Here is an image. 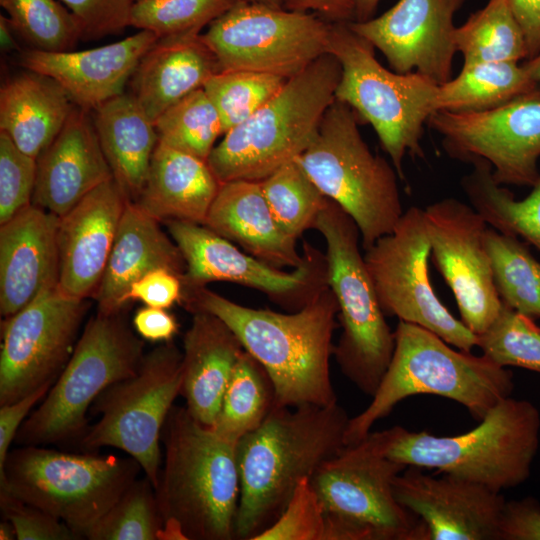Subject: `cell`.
I'll list each match as a JSON object with an SVG mask.
<instances>
[{"instance_id":"6da1fadb","label":"cell","mask_w":540,"mask_h":540,"mask_svg":"<svg viewBox=\"0 0 540 540\" xmlns=\"http://www.w3.org/2000/svg\"><path fill=\"white\" fill-rule=\"evenodd\" d=\"M191 313H211L235 333L243 348L268 372L277 405H331L337 397L330 378L338 304L329 285L299 310L281 313L235 303L206 287L183 296Z\"/></svg>"},{"instance_id":"7a4b0ae2","label":"cell","mask_w":540,"mask_h":540,"mask_svg":"<svg viewBox=\"0 0 540 540\" xmlns=\"http://www.w3.org/2000/svg\"><path fill=\"white\" fill-rule=\"evenodd\" d=\"M349 419L338 403L276 405L260 427L240 439L236 539L255 540L277 520L298 484L346 446Z\"/></svg>"},{"instance_id":"3957f363","label":"cell","mask_w":540,"mask_h":540,"mask_svg":"<svg viewBox=\"0 0 540 540\" xmlns=\"http://www.w3.org/2000/svg\"><path fill=\"white\" fill-rule=\"evenodd\" d=\"M164 465L155 494L164 539L232 540L240 496L237 444L171 408L163 429Z\"/></svg>"},{"instance_id":"277c9868","label":"cell","mask_w":540,"mask_h":540,"mask_svg":"<svg viewBox=\"0 0 540 540\" xmlns=\"http://www.w3.org/2000/svg\"><path fill=\"white\" fill-rule=\"evenodd\" d=\"M394 334L389 366L369 405L349 419L346 445L363 439L378 420L413 395L432 394L458 402L477 421L511 396L513 373L486 356L455 350L435 333L400 320Z\"/></svg>"},{"instance_id":"5b68a950","label":"cell","mask_w":540,"mask_h":540,"mask_svg":"<svg viewBox=\"0 0 540 540\" xmlns=\"http://www.w3.org/2000/svg\"><path fill=\"white\" fill-rule=\"evenodd\" d=\"M384 433L390 459L501 492L521 485L530 476L539 447L540 413L530 401L510 396L463 434L435 436L398 425Z\"/></svg>"},{"instance_id":"8992f818","label":"cell","mask_w":540,"mask_h":540,"mask_svg":"<svg viewBox=\"0 0 540 540\" xmlns=\"http://www.w3.org/2000/svg\"><path fill=\"white\" fill-rule=\"evenodd\" d=\"M340 77L338 60L326 53L289 78L272 99L214 146L207 164L217 180L261 181L302 154L336 99Z\"/></svg>"},{"instance_id":"52a82bcc","label":"cell","mask_w":540,"mask_h":540,"mask_svg":"<svg viewBox=\"0 0 540 540\" xmlns=\"http://www.w3.org/2000/svg\"><path fill=\"white\" fill-rule=\"evenodd\" d=\"M355 111L337 99L295 160L321 192L356 223L364 250L391 233L404 213L397 171L371 152Z\"/></svg>"},{"instance_id":"ba28073f","label":"cell","mask_w":540,"mask_h":540,"mask_svg":"<svg viewBox=\"0 0 540 540\" xmlns=\"http://www.w3.org/2000/svg\"><path fill=\"white\" fill-rule=\"evenodd\" d=\"M374 50L349 22L331 23L327 53L341 66L335 98L350 106L361 122L373 127L403 179L406 153L424 156L423 127L437 111L439 85L416 72L400 74L386 69Z\"/></svg>"},{"instance_id":"9c48e42d","label":"cell","mask_w":540,"mask_h":540,"mask_svg":"<svg viewBox=\"0 0 540 540\" xmlns=\"http://www.w3.org/2000/svg\"><path fill=\"white\" fill-rule=\"evenodd\" d=\"M313 229L326 242L327 282L338 304L342 332L333 356L362 393L372 396L392 359L395 334L385 319L359 242L355 221L334 201H327Z\"/></svg>"},{"instance_id":"30bf717a","label":"cell","mask_w":540,"mask_h":540,"mask_svg":"<svg viewBox=\"0 0 540 540\" xmlns=\"http://www.w3.org/2000/svg\"><path fill=\"white\" fill-rule=\"evenodd\" d=\"M142 470L132 457L24 445L9 451L0 492L52 514L82 539Z\"/></svg>"},{"instance_id":"8fae6325","label":"cell","mask_w":540,"mask_h":540,"mask_svg":"<svg viewBox=\"0 0 540 540\" xmlns=\"http://www.w3.org/2000/svg\"><path fill=\"white\" fill-rule=\"evenodd\" d=\"M143 349V341L122 311L97 310L85 324L66 366L14 441L20 446L79 441L90 426L87 411L94 400L111 384L136 373Z\"/></svg>"},{"instance_id":"7c38bea8","label":"cell","mask_w":540,"mask_h":540,"mask_svg":"<svg viewBox=\"0 0 540 540\" xmlns=\"http://www.w3.org/2000/svg\"><path fill=\"white\" fill-rule=\"evenodd\" d=\"M406 468L386 455L382 430L346 445L310 482L325 514L345 524L356 540H428L424 523L394 493V480Z\"/></svg>"},{"instance_id":"4fadbf2b","label":"cell","mask_w":540,"mask_h":540,"mask_svg":"<svg viewBox=\"0 0 540 540\" xmlns=\"http://www.w3.org/2000/svg\"><path fill=\"white\" fill-rule=\"evenodd\" d=\"M181 385L182 352L172 342L157 346L144 355L136 373L111 384L94 400L90 411L100 419L78 441L80 449L114 447L126 452L155 488L162 429Z\"/></svg>"},{"instance_id":"5bb4252c","label":"cell","mask_w":540,"mask_h":540,"mask_svg":"<svg viewBox=\"0 0 540 540\" xmlns=\"http://www.w3.org/2000/svg\"><path fill=\"white\" fill-rule=\"evenodd\" d=\"M330 25L315 13L237 0L201 37L221 71L289 79L327 53Z\"/></svg>"},{"instance_id":"9a60e30c","label":"cell","mask_w":540,"mask_h":540,"mask_svg":"<svg viewBox=\"0 0 540 540\" xmlns=\"http://www.w3.org/2000/svg\"><path fill=\"white\" fill-rule=\"evenodd\" d=\"M430 255L423 209L412 206L391 233L365 250L364 259L385 315L423 327L451 346L471 352L477 335L436 295L429 277Z\"/></svg>"},{"instance_id":"2e32d148","label":"cell","mask_w":540,"mask_h":540,"mask_svg":"<svg viewBox=\"0 0 540 540\" xmlns=\"http://www.w3.org/2000/svg\"><path fill=\"white\" fill-rule=\"evenodd\" d=\"M427 124L442 136L450 157L491 167L499 185L533 187L540 171V86L496 108L434 112Z\"/></svg>"},{"instance_id":"e0dca14e","label":"cell","mask_w":540,"mask_h":540,"mask_svg":"<svg viewBox=\"0 0 540 540\" xmlns=\"http://www.w3.org/2000/svg\"><path fill=\"white\" fill-rule=\"evenodd\" d=\"M87 308L86 299L67 295L55 282L4 318L0 405L54 384L71 357Z\"/></svg>"},{"instance_id":"ac0fdd59","label":"cell","mask_w":540,"mask_h":540,"mask_svg":"<svg viewBox=\"0 0 540 540\" xmlns=\"http://www.w3.org/2000/svg\"><path fill=\"white\" fill-rule=\"evenodd\" d=\"M163 224L185 260L183 296L210 282L226 281L261 291L293 312L328 284L326 256L308 243L303 247L304 264L283 271L241 251L203 224L179 220Z\"/></svg>"},{"instance_id":"d6986e66","label":"cell","mask_w":540,"mask_h":540,"mask_svg":"<svg viewBox=\"0 0 540 540\" xmlns=\"http://www.w3.org/2000/svg\"><path fill=\"white\" fill-rule=\"evenodd\" d=\"M423 212L434 263L454 294L461 321L478 336L502 308L485 243L489 225L455 198L436 201Z\"/></svg>"},{"instance_id":"ffe728a7","label":"cell","mask_w":540,"mask_h":540,"mask_svg":"<svg viewBox=\"0 0 540 540\" xmlns=\"http://www.w3.org/2000/svg\"><path fill=\"white\" fill-rule=\"evenodd\" d=\"M464 2L399 0L382 15L349 26L383 53L393 71L416 72L440 86L451 79L453 19Z\"/></svg>"},{"instance_id":"44dd1931","label":"cell","mask_w":540,"mask_h":540,"mask_svg":"<svg viewBox=\"0 0 540 540\" xmlns=\"http://www.w3.org/2000/svg\"><path fill=\"white\" fill-rule=\"evenodd\" d=\"M398 502L424 523L428 540H500L501 492L450 474L407 466L394 480Z\"/></svg>"},{"instance_id":"7402d4cb","label":"cell","mask_w":540,"mask_h":540,"mask_svg":"<svg viewBox=\"0 0 540 540\" xmlns=\"http://www.w3.org/2000/svg\"><path fill=\"white\" fill-rule=\"evenodd\" d=\"M128 201L112 178L59 217L58 284L64 293L94 297Z\"/></svg>"},{"instance_id":"603a6c76","label":"cell","mask_w":540,"mask_h":540,"mask_svg":"<svg viewBox=\"0 0 540 540\" xmlns=\"http://www.w3.org/2000/svg\"><path fill=\"white\" fill-rule=\"evenodd\" d=\"M158 40L153 32H139L104 46L65 52L30 49L22 53L21 65L57 81L74 104L95 110L124 93L140 59Z\"/></svg>"},{"instance_id":"cb8c5ba5","label":"cell","mask_w":540,"mask_h":540,"mask_svg":"<svg viewBox=\"0 0 540 540\" xmlns=\"http://www.w3.org/2000/svg\"><path fill=\"white\" fill-rule=\"evenodd\" d=\"M36 161L32 204L58 217L113 178L93 118L78 106Z\"/></svg>"},{"instance_id":"d4e9b609","label":"cell","mask_w":540,"mask_h":540,"mask_svg":"<svg viewBox=\"0 0 540 540\" xmlns=\"http://www.w3.org/2000/svg\"><path fill=\"white\" fill-rule=\"evenodd\" d=\"M59 217L30 204L0 227V312L8 318L58 282Z\"/></svg>"},{"instance_id":"484cf974","label":"cell","mask_w":540,"mask_h":540,"mask_svg":"<svg viewBox=\"0 0 540 540\" xmlns=\"http://www.w3.org/2000/svg\"><path fill=\"white\" fill-rule=\"evenodd\" d=\"M203 225L276 268L294 269L306 260L297 250V239L274 218L260 181L221 183Z\"/></svg>"},{"instance_id":"4316f807","label":"cell","mask_w":540,"mask_h":540,"mask_svg":"<svg viewBox=\"0 0 540 540\" xmlns=\"http://www.w3.org/2000/svg\"><path fill=\"white\" fill-rule=\"evenodd\" d=\"M160 224L135 202H127L103 277L93 297L97 310L106 313L122 311L130 285L152 270L164 268L182 278L185 260Z\"/></svg>"},{"instance_id":"83f0119b","label":"cell","mask_w":540,"mask_h":540,"mask_svg":"<svg viewBox=\"0 0 540 540\" xmlns=\"http://www.w3.org/2000/svg\"><path fill=\"white\" fill-rule=\"evenodd\" d=\"M220 71L201 34L158 38L131 76V94L154 123L170 106L203 88Z\"/></svg>"},{"instance_id":"f1b7e54d","label":"cell","mask_w":540,"mask_h":540,"mask_svg":"<svg viewBox=\"0 0 540 540\" xmlns=\"http://www.w3.org/2000/svg\"><path fill=\"white\" fill-rule=\"evenodd\" d=\"M183 337L180 395L190 414L212 427L233 369L244 351L235 333L217 316L194 311Z\"/></svg>"},{"instance_id":"f546056e","label":"cell","mask_w":540,"mask_h":540,"mask_svg":"<svg viewBox=\"0 0 540 540\" xmlns=\"http://www.w3.org/2000/svg\"><path fill=\"white\" fill-rule=\"evenodd\" d=\"M220 184L207 161L158 141L135 203L161 223L204 224Z\"/></svg>"},{"instance_id":"4dcf8cb0","label":"cell","mask_w":540,"mask_h":540,"mask_svg":"<svg viewBox=\"0 0 540 540\" xmlns=\"http://www.w3.org/2000/svg\"><path fill=\"white\" fill-rule=\"evenodd\" d=\"M74 103L53 78L28 70L0 89V131L37 159L63 128Z\"/></svg>"},{"instance_id":"1f68e13d","label":"cell","mask_w":540,"mask_h":540,"mask_svg":"<svg viewBox=\"0 0 540 540\" xmlns=\"http://www.w3.org/2000/svg\"><path fill=\"white\" fill-rule=\"evenodd\" d=\"M93 122L113 178L129 201L140 196L158 143L154 123L131 93L98 106Z\"/></svg>"},{"instance_id":"d6a6232c","label":"cell","mask_w":540,"mask_h":540,"mask_svg":"<svg viewBox=\"0 0 540 540\" xmlns=\"http://www.w3.org/2000/svg\"><path fill=\"white\" fill-rule=\"evenodd\" d=\"M538 85L519 62H484L462 66L439 86L437 111L482 112L501 106Z\"/></svg>"},{"instance_id":"836d02e7","label":"cell","mask_w":540,"mask_h":540,"mask_svg":"<svg viewBox=\"0 0 540 540\" xmlns=\"http://www.w3.org/2000/svg\"><path fill=\"white\" fill-rule=\"evenodd\" d=\"M277 405L274 383L265 368L247 351L240 355L226 386L212 429L237 444L256 430Z\"/></svg>"},{"instance_id":"e575fe53","label":"cell","mask_w":540,"mask_h":540,"mask_svg":"<svg viewBox=\"0 0 540 540\" xmlns=\"http://www.w3.org/2000/svg\"><path fill=\"white\" fill-rule=\"evenodd\" d=\"M462 187L471 206L490 227L521 237L540 250V176L531 192L518 200L495 182L489 164L478 161L462 179Z\"/></svg>"},{"instance_id":"d590c367","label":"cell","mask_w":540,"mask_h":540,"mask_svg":"<svg viewBox=\"0 0 540 540\" xmlns=\"http://www.w3.org/2000/svg\"><path fill=\"white\" fill-rule=\"evenodd\" d=\"M463 66L484 62H519L528 58L521 27L506 0H489L454 32Z\"/></svg>"},{"instance_id":"8d00e7d4","label":"cell","mask_w":540,"mask_h":540,"mask_svg":"<svg viewBox=\"0 0 540 540\" xmlns=\"http://www.w3.org/2000/svg\"><path fill=\"white\" fill-rule=\"evenodd\" d=\"M485 243L501 302L533 319L540 318V262L518 237L490 226Z\"/></svg>"},{"instance_id":"74e56055","label":"cell","mask_w":540,"mask_h":540,"mask_svg":"<svg viewBox=\"0 0 540 540\" xmlns=\"http://www.w3.org/2000/svg\"><path fill=\"white\" fill-rule=\"evenodd\" d=\"M260 185L277 223L295 239L313 228L327 201L295 159L261 180Z\"/></svg>"},{"instance_id":"f35d334b","label":"cell","mask_w":540,"mask_h":540,"mask_svg":"<svg viewBox=\"0 0 540 540\" xmlns=\"http://www.w3.org/2000/svg\"><path fill=\"white\" fill-rule=\"evenodd\" d=\"M154 126L160 142L205 161L223 135L220 116L203 88L170 106Z\"/></svg>"},{"instance_id":"ab89813d","label":"cell","mask_w":540,"mask_h":540,"mask_svg":"<svg viewBox=\"0 0 540 540\" xmlns=\"http://www.w3.org/2000/svg\"><path fill=\"white\" fill-rule=\"evenodd\" d=\"M14 31L32 49L72 51L83 38L73 14L56 0H0Z\"/></svg>"},{"instance_id":"60d3db41","label":"cell","mask_w":540,"mask_h":540,"mask_svg":"<svg viewBox=\"0 0 540 540\" xmlns=\"http://www.w3.org/2000/svg\"><path fill=\"white\" fill-rule=\"evenodd\" d=\"M89 540L164 539V519L155 488L145 476L136 479L88 531Z\"/></svg>"},{"instance_id":"b9f144b4","label":"cell","mask_w":540,"mask_h":540,"mask_svg":"<svg viewBox=\"0 0 540 540\" xmlns=\"http://www.w3.org/2000/svg\"><path fill=\"white\" fill-rule=\"evenodd\" d=\"M287 80L272 74L228 70L211 76L203 90L220 116L224 135L272 99Z\"/></svg>"},{"instance_id":"7bdbcfd3","label":"cell","mask_w":540,"mask_h":540,"mask_svg":"<svg viewBox=\"0 0 540 540\" xmlns=\"http://www.w3.org/2000/svg\"><path fill=\"white\" fill-rule=\"evenodd\" d=\"M477 347L499 366L540 373V327L503 303L493 323L477 336Z\"/></svg>"},{"instance_id":"ee69618b","label":"cell","mask_w":540,"mask_h":540,"mask_svg":"<svg viewBox=\"0 0 540 540\" xmlns=\"http://www.w3.org/2000/svg\"><path fill=\"white\" fill-rule=\"evenodd\" d=\"M237 0H135L130 26L153 32L158 38L200 34L201 29Z\"/></svg>"},{"instance_id":"f6af8a7d","label":"cell","mask_w":540,"mask_h":540,"mask_svg":"<svg viewBox=\"0 0 540 540\" xmlns=\"http://www.w3.org/2000/svg\"><path fill=\"white\" fill-rule=\"evenodd\" d=\"M326 518L322 504L304 478L277 520L255 540H325Z\"/></svg>"},{"instance_id":"bcb514c9","label":"cell","mask_w":540,"mask_h":540,"mask_svg":"<svg viewBox=\"0 0 540 540\" xmlns=\"http://www.w3.org/2000/svg\"><path fill=\"white\" fill-rule=\"evenodd\" d=\"M36 172V159L0 131V225L32 203Z\"/></svg>"},{"instance_id":"7dc6e473","label":"cell","mask_w":540,"mask_h":540,"mask_svg":"<svg viewBox=\"0 0 540 540\" xmlns=\"http://www.w3.org/2000/svg\"><path fill=\"white\" fill-rule=\"evenodd\" d=\"M4 519L10 521L18 540H80L63 521L37 507L0 492Z\"/></svg>"},{"instance_id":"c3c4849f","label":"cell","mask_w":540,"mask_h":540,"mask_svg":"<svg viewBox=\"0 0 540 540\" xmlns=\"http://www.w3.org/2000/svg\"><path fill=\"white\" fill-rule=\"evenodd\" d=\"M73 14L83 38L98 39L130 26L134 0H60Z\"/></svg>"},{"instance_id":"681fc988","label":"cell","mask_w":540,"mask_h":540,"mask_svg":"<svg viewBox=\"0 0 540 540\" xmlns=\"http://www.w3.org/2000/svg\"><path fill=\"white\" fill-rule=\"evenodd\" d=\"M183 299L181 277L164 268L152 270L129 287L125 305L130 301H140L145 306L168 309Z\"/></svg>"},{"instance_id":"f907efd6","label":"cell","mask_w":540,"mask_h":540,"mask_svg":"<svg viewBox=\"0 0 540 540\" xmlns=\"http://www.w3.org/2000/svg\"><path fill=\"white\" fill-rule=\"evenodd\" d=\"M500 540H540V504L536 499L506 501Z\"/></svg>"},{"instance_id":"816d5d0a","label":"cell","mask_w":540,"mask_h":540,"mask_svg":"<svg viewBox=\"0 0 540 540\" xmlns=\"http://www.w3.org/2000/svg\"><path fill=\"white\" fill-rule=\"evenodd\" d=\"M53 384H46L12 403L0 405V470L4 467L11 443L32 408L42 400Z\"/></svg>"},{"instance_id":"f5cc1de1","label":"cell","mask_w":540,"mask_h":540,"mask_svg":"<svg viewBox=\"0 0 540 540\" xmlns=\"http://www.w3.org/2000/svg\"><path fill=\"white\" fill-rule=\"evenodd\" d=\"M132 323L138 335L150 342H171L179 329L175 316L167 309L149 306L139 308Z\"/></svg>"},{"instance_id":"db71d44e","label":"cell","mask_w":540,"mask_h":540,"mask_svg":"<svg viewBox=\"0 0 540 540\" xmlns=\"http://www.w3.org/2000/svg\"><path fill=\"white\" fill-rule=\"evenodd\" d=\"M525 37L528 59L540 52V0H506Z\"/></svg>"},{"instance_id":"11a10c76","label":"cell","mask_w":540,"mask_h":540,"mask_svg":"<svg viewBox=\"0 0 540 540\" xmlns=\"http://www.w3.org/2000/svg\"><path fill=\"white\" fill-rule=\"evenodd\" d=\"M283 8L299 12L313 11L330 23L354 21L352 0H283Z\"/></svg>"},{"instance_id":"9f6ffc18","label":"cell","mask_w":540,"mask_h":540,"mask_svg":"<svg viewBox=\"0 0 540 540\" xmlns=\"http://www.w3.org/2000/svg\"><path fill=\"white\" fill-rule=\"evenodd\" d=\"M380 0H352L354 21H366L372 18Z\"/></svg>"},{"instance_id":"6f0895ef","label":"cell","mask_w":540,"mask_h":540,"mask_svg":"<svg viewBox=\"0 0 540 540\" xmlns=\"http://www.w3.org/2000/svg\"><path fill=\"white\" fill-rule=\"evenodd\" d=\"M14 29L9 20L3 14L0 15V44L4 51L14 50L18 48L15 37L13 36Z\"/></svg>"},{"instance_id":"680465c9","label":"cell","mask_w":540,"mask_h":540,"mask_svg":"<svg viewBox=\"0 0 540 540\" xmlns=\"http://www.w3.org/2000/svg\"><path fill=\"white\" fill-rule=\"evenodd\" d=\"M523 65L531 79L540 84V52L536 56L528 59Z\"/></svg>"},{"instance_id":"91938a15","label":"cell","mask_w":540,"mask_h":540,"mask_svg":"<svg viewBox=\"0 0 540 540\" xmlns=\"http://www.w3.org/2000/svg\"><path fill=\"white\" fill-rule=\"evenodd\" d=\"M0 539L13 540L17 539L15 529L12 523L6 519L0 523Z\"/></svg>"},{"instance_id":"94428289","label":"cell","mask_w":540,"mask_h":540,"mask_svg":"<svg viewBox=\"0 0 540 540\" xmlns=\"http://www.w3.org/2000/svg\"><path fill=\"white\" fill-rule=\"evenodd\" d=\"M239 1L266 5L273 8H283V0H239Z\"/></svg>"},{"instance_id":"6125c7cd","label":"cell","mask_w":540,"mask_h":540,"mask_svg":"<svg viewBox=\"0 0 540 540\" xmlns=\"http://www.w3.org/2000/svg\"><path fill=\"white\" fill-rule=\"evenodd\" d=\"M135 1V0H134Z\"/></svg>"}]
</instances>
